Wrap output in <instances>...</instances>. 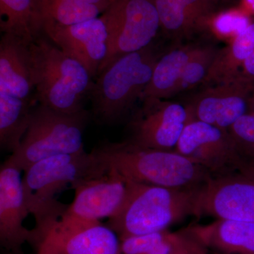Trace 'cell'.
Wrapping results in <instances>:
<instances>
[{
  "label": "cell",
  "instance_id": "cell-7",
  "mask_svg": "<svg viewBox=\"0 0 254 254\" xmlns=\"http://www.w3.org/2000/svg\"><path fill=\"white\" fill-rule=\"evenodd\" d=\"M101 17L109 38L108 56L98 74L118 58L149 46L160 31L155 0H113Z\"/></svg>",
  "mask_w": 254,
  "mask_h": 254
},
{
  "label": "cell",
  "instance_id": "cell-4",
  "mask_svg": "<svg viewBox=\"0 0 254 254\" xmlns=\"http://www.w3.org/2000/svg\"><path fill=\"white\" fill-rule=\"evenodd\" d=\"M163 52L155 41L118 58L98 74L89 95L98 122L110 125L120 123L133 111Z\"/></svg>",
  "mask_w": 254,
  "mask_h": 254
},
{
  "label": "cell",
  "instance_id": "cell-1",
  "mask_svg": "<svg viewBox=\"0 0 254 254\" xmlns=\"http://www.w3.org/2000/svg\"><path fill=\"white\" fill-rule=\"evenodd\" d=\"M108 171L127 181L168 188L194 189L205 183L208 170L175 150L155 149L130 141L108 143L93 150Z\"/></svg>",
  "mask_w": 254,
  "mask_h": 254
},
{
  "label": "cell",
  "instance_id": "cell-22",
  "mask_svg": "<svg viewBox=\"0 0 254 254\" xmlns=\"http://www.w3.org/2000/svg\"><path fill=\"white\" fill-rule=\"evenodd\" d=\"M36 100L21 99L0 90V146L17 150L31 123L32 110Z\"/></svg>",
  "mask_w": 254,
  "mask_h": 254
},
{
  "label": "cell",
  "instance_id": "cell-30",
  "mask_svg": "<svg viewBox=\"0 0 254 254\" xmlns=\"http://www.w3.org/2000/svg\"><path fill=\"white\" fill-rule=\"evenodd\" d=\"M238 173L254 182V157H245Z\"/></svg>",
  "mask_w": 254,
  "mask_h": 254
},
{
  "label": "cell",
  "instance_id": "cell-12",
  "mask_svg": "<svg viewBox=\"0 0 254 254\" xmlns=\"http://www.w3.org/2000/svg\"><path fill=\"white\" fill-rule=\"evenodd\" d=\"M254 222V182L237 173L210 177L198 188L195 216Z\"/></svg>",
  "mask_w": 254,
  "mask_h": 254
},
{
  "label": "cell",
  "instance_id": "cell-31",
  "mask_svg": "<svg viewBox=\"0 0 254 254\" xmlns=\"http://www.w3.org/2000/svg\"><path fill=\"white\" fill-rule=\"evenodd\" d=\"M240 9L250 16L254 14V0H242Z\"/></svg>",
  "mask_w": 254,
  "mask_h": 254
},
{
  "label": "cell",
  "instance_id": "cell-5",
  "mask_svg": "<svg viewBox=\"0 0 254 254\" xmlns=\"http://www.w3.org/2000/svg\"><path fill=\"white\" fill-rule=\"evenodd\" d=\"M127 183L123 206L106 224L120 240L164 231L188 215H195L200 187L177 189L131 181Z\"/></svg>",
  "mask_w": 254,
  "mask_h": 254
},
{
  "label": "cell",
  "instance_id": "cell-25",
  "mask_svg": "<svg viewBox=\"0 0 254 254\" xmlns=\"http://www.w3.org/2000/svg\"><path fill=\"white\" fill-rule=\"evenodd\" d=\"M220 48L211 44H198L188 62L173 97L191 91L203 83Z\"/></svg>",
  "mask_w": 254,
  "mask_h": 254
},
{
  "label": "cell",
  "instance_id": "cell-32",
  "mask_svg": "<svg viewBox=\"0 0 254 254\" xmlns=\"http://www.w3.org/2000/svg\"><path fill=\"white\" fill-rule=\"evenodd\" d=\"M215 1H218V3L220 5V6H231L232 4H235V3H237V1H238V0H215Z\"/></svg>",
  "mask_w": 254,
  "mask_h": 254
},
{
  "label": "cell",
  "instance_id": "cell-9",
  "mask_svg": "<svg viewBox=\"0 0 254 254\" xmlns=\"http://www.w3.org/2000/svg\"><path fill=\"white\" fill-rule=\"evenodd\" d=\"M175 151L201 165L213 177L238 173L245 158L228 130L198 120L187 124Z\"/></svg>",
  "mask_w": 254,
  "mask_h": 254
},
{
  "label": "cell",
  "instance_id": "cell-10",
  "mask_svg": "<svg viewBox=\"0 0 254 254\" xmlns=\"http://www.w3.org/2000/svg\"><path fill=\"white\" fill-rule=\"evenodd\" d=\"M141 103L132 114L128 141L145 148L175 150L182 132L192 120L186 105L156 98Z\"/></svg>",
  "mask_w": 254,
  "mask_h": 254
},
{
  "label": "cell",
  "instance_id": "cell-13",
  "mask_svg": "<svg viewBox=\"0 0 254 254\" xmlns=\"http://www.w3.org/2000/svg\"><path fill=\"white\" fill-rule=\"evenodd\" d=\"M41 33L97 77L108 54L109 36L101 16L72 25L45 23Z\"/></svg>",
  "mask_w": 254,
  "mask_h": 254
},
{
  "label": "cell",
  "instance_id": "cell-23",
  "mask_svg": "<svg viewBox=\"0 0 254 254\" xmlns=\"http://www.w3.org/2000/svg\"><path fill=\"white\" fill-rule=\"evenodd\" d=\"M1 33H11L31 43L40 34L33 0H0Z\"/></svg>",
  "mask_w": 254,
  "mask_h": 254
},
{
  "label": "cell",
  "instance_id": "cell-2",
  "mask_svg": "<svg viewBox=\"0 0 254 254\" xmlns=\"http://www.w3.org/2000/svg\"><path fill=\"white\" fill-rule=\"evenodd\" d=\"M108 171L93 151L53 155L33 164L25 170L23 190L28 210L39 230L63 216L68 205L57 199L68 187L103 176Z\"/></svg>",
  "mask_w": 254,
  "mask_h": 254
},
{
  "label": "cell",
  "instance_id": "cell-6",
  "mask_svg": "<svg viewBox=\"0 0 254 254\" xmlns=\"http://www.w3.org/2000/svg\"><path fill=\"white\" fill-rule=\"evenodd\" d=\"M89 115L86 110L65 114L38 103L21 144L7 160L24 172L43 159L84 151L83 133Z\"/></svg>",
  "mask_w": 254,
  "mask_h": 254
},
{
  "label": "cell",
  "instance_id": "cell-24",
  "mask_svg": "<svg viewBox=\"0 0 254 254\" xmlns=\"http://www.w3.org/2000/svg\"><path fill=\"white\" fill-rule=\"evenodd\" d=\"M182 231H164L125 237L120 240L122 254H170L181 240Z\"/></svg>",
  "mask_w": 254,
  "mask_h": 254
},
{
  "label": "cell",
  "instance_id": "cell-15",
  "mask_svg": "<svg viewBox=\"0 0 254 254\" xmlns=\"http://www.w3.org/2000/svg\"><path fill=\"white\" fill-rule=\"evenodd\" d=\"M17 166L6 160L0 170V242L6 250L18 252L32 238L23 222L30 214Z\"/></svg>",
  "mask_w": 254,
  "mask_h": 254
},
{
  "label": "cell",
  "instance_id": "cell-17",
  "mask_svg": "<svg viewBox=\"0 0 254 254\" xmlns=\"http://www.w3.org/2000/svg\"><path fill=\"white\" fill-rule=\"evenodd\" d=\"M30 43L4 33L0 41V90L21 99L36 100Z\"/></svg>",
  "mask_w": 254,
  "mask_h": 254
},
{
  "label": "cell",
  "instance_id": "cell-21",
  "mask_svg": "<svg viewBox=\"0 0 254 254\" xmlns=\"http://www.w3.org/2000/svg\"><path fill=\"white\" fill-rule=\"evenodd\" d=\"M254 51V22L220 48L200 88L232 81Z\"/></svg>",
  "mask_w": 254,
  "mask_h": 254
},
{
  "label": "cell",
  "instance_id": "cell-20",
  "mask_svg": "<svg viewBox=\"0 0 254 254\" xmlns=\"http://www.w3.org/2000/svg\"><path fill=\"white\" fill-rule=\"evenodd\" d=\"M113 0H33L37 28L45 23L72 25L101 16Z\"/></svg>",
  "mask_w": 254,
  "mask_h": 254
},
{
  "label": "cell",
  "instance_id": "cell-11",
  "mask_svg": "<svg viewBox=\"0 0 254 254\" xmlns=\"http://www.w3.org/2000/svg\"><path fill=\"white\" fill-rule=\"evenodd\" d=\"M186 106L192 120L228 130L254 111V82L235 79L200 88Z\"/></svg>",
  "mask_w": 254,
  "mask_h": 254
},
{
  "label": "cell",
  "instance_id": "cell-26",
  "mask_svg": "<svg viewBox=\"0 0 254 254\" xmlns=\"http://www.w3.org/2000/svg\"><path fill=\"white\" fill-rule=\"evenodd\" d=\"M250 15L242 10H234L226 12H219L213 18L210 28L222 37L230 38V41L242 33L252 23Z\"/></svg>",
  "mask_w": 254,
  "mask_h": 254
},
{
  "label": "cell",
  "instance_id": "cell-28",
  "mask_svg": "<svg viewBox=\"0 0 254 254\" xmlns=\"http://www.w3.org/2000/svg\"><path fill=\"white\" fill-rule=\"evenodd\" d=\"M181 240L170 254H212L208 249L198 241L182 230Z\"/></svg>",
  "mask_w": 254,
  "mask_h": 254
},
{
  "label": "cell",
  "instance_id": "cell-19",
  "mask_svg": "<svg viewBox=\"0 0 254 254\" xmlns=\"http://www.w3.org/2000/svg\"><path fill=\"white\" fill-rule=\"evenodd\" d=\"M198 43H178L164 51L159 58L151 80L145 88L141 102L150 98H173L185 66L190 61Z\"/></svg>",
  "mask_w": 254,
  "mask_h": 254
},
{
  "label": "cell",
  "instance_id": "cell-18",
  "mask_svg": "<svg viewBox=\"0 0 254 254\" xmlns=\"http://www.w3.org/2000/svg\"><path fill=\"white\" fill-rule=\"evenodd\" d=\"M214 254H254V222L219 220L184 229Z\"/></svg>",
  "mask_w": 254,
  "mask_h": 254
},
{
  "label": "cell",
  "instance_id": "cell-14",
  "mask_svg": "<svg viewBox=\"0 0 254 254\" xmlns=\"http://www.w3.org/2000/svg\"><path fill=\"white\" fill-rule=\"evenodd\" d=\"M73 190L74 198L61 218L100 221L118 213L126 198L127 183L118 172L110 170L103 176L81 182Z\"/></svg>",
  "mask_w": 254,
  "mask_h": 254
},
{
  "label": "cell",
  "instance_id": "cell-3",
  "mask_svg": "<svg viewBox=\"0 0 254 254\" xmlns=\"http://www.w3.org/2000/svg\"><path fill=\"white\" fill-rule=\"evenodd\" d=\"M29 50L38 103L65 114L84 110L94 83L88 70L43 33L30 43Z\"/></svg>",
  "mask_w": 254,
  "mask_h": 254
},
{
  "label": "cell",
  "instance_id": "cell-29",
  "mask_svg": "<svg viewBox=\"0 0 254 254\" xmlns=\"http://www.w3.org/2000/svg\"><path fill=\"white\" fill-rule=\"evenodd\" d=\"M235 78L245 81L254 82V51L243 64L236 77Z\"/></svg>",
  "mask_w": 254,
  "mask_h": 254
},
{
  "label": "cell",
  "instance_id": "cell-16",
  "mask_svg": "<svg viewBox=\"0 0 254 254\" xmlns=\"http://www.w3.org/2000/svg\"><path fill=\"white\" fill-rule=\"evenodd\" d=\"M155 4L160 32L175 44L208 31L221 8L215 0H155Z\"/></svg>",
  "mask_w": 254,
  "mask_h": 254
},
{
  "label": "cell",
  "instance_id": "cell-8",
  "mask_svg": "<svg viewBox=\"0 0 254 254\" xmlns=\"http://www.w3.org/2000/svg\"><path fill=\"white\" fill-rule=\"evenodd\" d=\"M32 233L36 254H122L120 237L100 221L61 218Z\"/></svg>",
  "mask_w": 254,
  "mask_h": 254
},
{
  "label": "cell",
  "instance_id": "cell-27",
  "mask_svg": "<svg viewBox=\"0 0 254 254\" xmlns=\"http://www.w3.org/2000/svg\"><path fill=\"white\" fill-rule=\"evenodd\" d=\"M245 157H254V111L237 120L228 129Z\"/></svg>",
  "mask_w": 254,
  "mask_h": 254
}]
</instances>
